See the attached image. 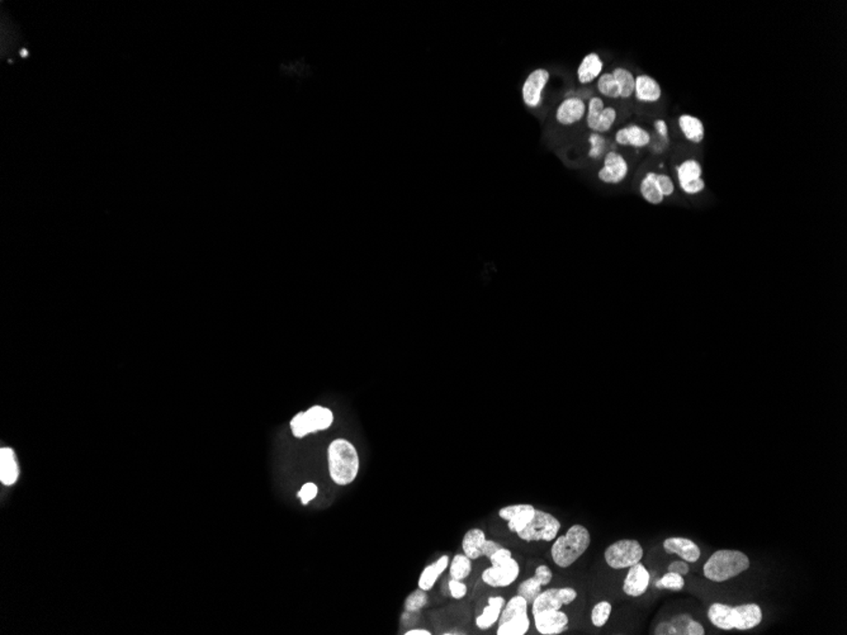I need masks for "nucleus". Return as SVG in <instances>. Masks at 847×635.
Here are the masks:
<instances>
[{
    "label": "nucleus",
    "mask_w": 847,
    "mask_h": 635,
    "mask_svg": "<svg viewBox=\"0 0 847 635\" xmlns=\"http://www.w3.org/2000/svg\"><path fill=\"white\" fill-rule=\"evenodd\" d=\"M708 618L716 628L748 630L757 627L761 623L762 610L757 604L730 606L716 602L709 607Z\"/></svg>",
    "instance_id": "obj_1"
},
{
    "label": "nucleus",
    "mask_w": 847,
    "mask_h": 635,
    "mask_svg": "<svg viewBox=\"0 0 847 635\" xmlns=\"http://www.w3.org/2000/svg\"><path fill=\"white\" fill-rule=\"evenodd\" d=\"M330 478L337 486L355 481L359 472V455L355 446L345 439H336L328 449Z\"/></svg>",
    "instance_id": "obj_2"
},
{
    "label": "nucleus",
    "mask_w": 847,
    "mask_h": 635,
    "mask_svg": "<svg viewBox=\"0 0 847 635\" xmlns=\"http://www.w3.org/2000/svg\"><path fill=\"white\" fill-rule=\"evenodd\" d=\"M592 536L589 530L582 525L571 526L567 533L557 538L552 549L551 555L553 562L561 568H569L577 559L584 554L590 547Z\"/></svg>",
    "instance_id": "obj_3"
},
{
    "label": "nucleus",
    "mask_w": 847,
    "mask_h": 635,
    "mask_svg": "<svg viewBox=\"0 0 847 635\" xmlns=\"http://www.w3.org/2000/svg\"><path fill=\"white\" fill-rule=\"evenodd\" d=\"M748 557L738 550H718L704 564V576L713 582H724L748 570Z\"/></svg>",
    "instance_id": "obj_4"
},
{
    "label": "nucleus",
    "mask_w": 847,
    "mask_h": 635,
    "mask_svg": "<svg viewBox=\"0 0 847 635\" xmlns=\"http://www.w3.org/2000/svg\"><path fill=\"white\" fill-rule=\"evenodd\" d=\"M528 602L521 596H514L505 604L498 618L497 635H526L530 628Z\"/></svg>",
    "instance_id": "obj_5"
},
{
    "label": "nucleus",
    "mask_w": 847,
    "mask_h": 635,
    "mask_svg": "<svg viewBox=\"0 0 847 635\" xmlns=\"http://www.w3.org/2000/svg\"><path fill=\"white\" fill-rule=\"evenodd\" d=\"M334 423L331 409L322 406H312L306 412H300L291 420V429L296 438H305L311 432L326 430Z\"/></svg>",
    "instance_id": "obj_6"
},
{
    "label": "nucleus",
    "mask_w": 847,
    "mask_h": 635,
    "mask_svg": "<svg viewBox=\"0 0 847 635\" xmlns=\"http://www.w3.org/2000/svg\"><path fill=\"white\" fill-rule=\"evenodd\" d=\"M561 530L560 520L549 512L542 511L535 509V514L532 521L518 533L521 541H555L558 532Z\"/></svg>",
    "instance_id": "obj_7"
},
{
    "label": "nucleus",
    "mask_w": 847,
    "mask_h": 635,
    "mask_svg": "<svg viewBox=\"0 0 847 635\" xmlns=\"http://www.w3.org/2000/svg\"><path fill=\"white\" fill-rule=\"evenodd\" d=\"M604 557L606 564L614 570L629 568L642 561L643 548L637 541L623 539L606 548Z\"/></svg>",
    "instance_id": "obj_8"
},
{
    "label": "nucleus",
    "mask_w": 847,
    "mask_h": 635,
    "mask_svg": "<svg viewBox=\"0 0 847 635\" xmlns=\"http://www.w3.org/2000/svg\"><path fill=\"white\" fill-rule=\"evenodd\" d=\"M576 598V590L571 587L548 589L546 591H542L532 602V613H541L544 610H561L562 606L570 605Z\"/></svg>",
    "instance_id": "obj_9"
},
{
    "label": "nucleus",
    "mask_w": 847,
    "mask_h": 635,
    "mask_svg": "<svg viewBox=\"0 0 847 635\" xmlns=\"http://www.w3.org/2000/svg\"><path fill=\"white\" fill-rule=\"evenodd\" d=\"M676 174L679 187L687 194L694 196L705 189V182L701 178L703 169L701 162L695 159H687L676 167Z\"/></svg>",
    "instance_id": "obj_10"
},
{
    "label": "nucleus",
    "mask_w": 847,
    "mask_h": 635,
    "mask_svg": "<svg viewBox=\"0 0 847 635\" xmlns=\"http://www.w3.org/2000/svg\"><path fill=\"white\" fill-rule=\"evenodd\" d=\"M520 573L519 563L510 558L505 562L491 566L489 568L483 572V581L486 584L495 589H503L514 584L518 579Z\"/></svg>",
    "instance_id": "obj_11"
},
{
    "label": "nucleus",
    "mask_w": 847,
    "mask_h": 635,
    "mask_svg": "<svg viewBox=\"0 0 847 635\" xmlns=\"http://www.w3.org/2000/svg\"><path fill=\"white\" fill-rule=\"evenodd\" d=\"M549 81V71L546 69H535L528 75L523 87L521 96L523 102L529 108H537L541 105L543 101V90L547 87Z\"/></svg>",
    "instance_id": "obj_12"
},
{
    "label": "nucleus",
    "mask_w": 847,
    "mask_h": 635,
    "mask_svg": "<svg viewBox=\"0 0 847 635\" xmlns=\"http://www.w3.org/2000/svg\"><path fill=\"white\" fill-rule=\"evenodd\" d=\"M629 173V165L627 160L621 153L610 151L604 156V165L598 173L600 182L605 184H619L623 182Z\"/></svg>",
    "instance_id": "obj_13"
},
{
    "label": "nucleus",
    "mask_w": 847,
    "mask_h": 635,
    "mask_svg": "<svg viewBox=\"0 0 847 635\" xmlns=\"http://www.w3.org/2000/svg\"><path fill=\"white\" fill-rule=\"evenodd\" d=\"M534 624L542 635H558L569 628V616L561 610H544L533 613Z\"/></svg>",
    "instance_id": "obj_14"
},
{
    "label": "nucleus",
    "mask_w": 847,
    "mask_h": 635,
    "mask_svg": "<svg viewBox=\"0 0 847 635\" xmlns=\"http://www.w3.org/2000/svg\"><path fill=\"white\" fill-rule=\"evenodd\" d=\"M534 514L535 507L529 504L510 505L498 510V516L508 521V527L514 534L520 533L532 521Z\"/></svg>",
    "instance_id": "obj_15"
},
{
    "label": "nucleus",
    "mask_w": 847,
    "mask_h": 635,
    "mask_svg": "<svg viewBox=\"0 0 847 635\" xmlns=\"http://www.w3.org/2000/svg\"><path fill=\"white\" fill-rule=\"evenodd\" d=\"M552 578H553V572L548 566L546 564L538 566L533 576L519 584V596L524 598L528 604H532L535 598L541 593L542 587L551 584Z\"/></svg>",
    "instance_id": "obj_16"
},
{
    "label": "nucleus",
    "mask_w": 847,
    "mask_h": 635,
    "mask_svg": "<svg viewBox=\"0 0 847 635\" xmlns=\"http://www.w3.org/2000/svg\"><path fill=\"white\" fill-rule=\"evenodd\" d=\"M656 634L704 635L705 630L698 621L693 620L689 615L684 613V615L675 616L669 623L661 624L656 629Z\"/></svg>",
    "instance_id": "obj_17"
},
{
    "label": "nucleus",
    "mask_w": 847,
    "mask_h": 635,
    "mask_svg": "<svg viewBox=\"0 0 847 635\" xmlns=\"http://www.w3.org/2000/svg\"><path fill=\"white\" fill-rule=\"evenodd\" d=\"M650 586V572L643 566L642 563H637L629 567V572L624 579L623 591L630 598L642 596Z\"/></svg>",
    "instance_id": "obj_18"
},
{
    "label": "nucleus",
    "mask_w": 847,
    "mask_h": 635,
    "mask_svg": "<svg viewBox=\"0 0 847 635\" xmlns=\"http://www.w3.org/2000/svg\"><path fill=\"white\" fill-rule=\"evenodd\" d=\"M586 115V104L578 96H569L563 101L555 110V119L562 126L580 122Z\"/></svg>",
    "instance_id": "obj_19"
},
{
    "label": "nucleus",
    "mask_w": 847,
    "mask_h": 635,
    "mask_svg": "<svg viewBox=\"0 0 847 635\" xmlns=\"http://www.w3.org/2000/svg\"><path fill=\"white\" fill-rule=\"evenodd\" d=\"M615 142L621 146L643 149L651 142L650 132L638 124H629L615 133Z\"/></svg>",
    "instance_id": "obj_20"
},
{
    "label": "nucleus",
    "mask_w": 847,
    "mask_h": 635,
    "mask_svg": "<svg viewBox=\"0 0 847 635\" xmlns=\"http://www.w3.org/2000/svg\"><path fill=\"white\" fill-rule=\"evenodd\" d=\"M667 553L679 555L685 562L695 563L701 558V549L694 541L687 538H669L664 541Z\"/></svg>",
    "instance_id": "obj_21"
},
{
    "label": "nucleus",
    "mask_w": 847,
    "mask_h": 635,
    "mask_svg": "<svg viewBox=\"0 0 847 635\" xmlns=\"http://www.w3.org/2000/svg\"><path fill=\"white\" fill-rule=\"evenodd\" d=\"M635 96L639 102L656 103L662 96V89L650 75H638L635 78Z\"/></svg>",
    "instance_id": "obj_22"
},
{
    "label": "nucleus",
    "mask_w": 847,
    "mask_h": 635,
    "mask_svg": "<svg viewBox=\"0 0 847 635\" xmlns=\"http://www.w3.org/2000/svg\"><path fill=\"white\" fill-rule=\"evenodd\" d=\"M604 62L599 55L592 52L586 55L577 69V79L581 84H590L603 74Z\"/></svg>",
    "instance_id": "obj_23"
},
{
    "label": "nucleus",
    "mask_w": 847,
    "mask_h": 635,
    "mask_svg": "<svg viewBox=\"0 0 847 635\" xmlns=\"http://www.w3.org/2000/svg\"><path fill=\"white\" fill-rule=\"evenodd\" d=\"M505 604H506V601L501 596L489 598V605L483 609L481 615H478L476 618V625L483 630H487L491 627H494L495 623L498 621Z\"/></svg>",
    "instance_id": "obj_24"
},
{
    "label": "nucleus",
    "mask_w": 847,
    "mask_h": 635,
    "mask_svg": "<svg viewBox=\"0 0 847 635\" xmlns=\"http://www.w3.org/2000/svg\"><path fill=\"white\" fill-rule=\"evenodd\" d=\"M448 564H449V557L443 555L437 562L426 566L419 578V589L426 592L430 591L431 589L434 587V584H437L439 577L442 576V573L446 570Z\"/></svg>",
    "instance_id": "obj_25"
},
{
    "label": "nucleus",
    "mask_w": 847,
    "mask_h": 635,
    "mask_svg": "<svg viewBox=\"0 0 847 635\" xmlns=\"http://www.w3.org/2000/svg\"><path fill=\"white\" fill-rule=\"evenodd\" d=\"M18 475L19 471L13 450L3 448L0 452V481L6 486H10L17 481Z\"/></svg>",
    "instance_id": "obj_26"
},
{
    "label": "nucleus",
    "mask_w": 847,
    "mask_h": 635,
    "mask_svg": "<svg viewBox=\"0 0 847 635\" xmlns=\"http://www.w3.org/2000/svg\"><path fill=\"white\" fill-rule=\"evenodd\" d=\"M486 534L481 529H471L468 530L462 541V548L464 554L471 561H475L483 557V543L486 541Z\"/></svg>",
    "instance_id": "obj_27"
},
{
    "label": "nucleus",
    "mask_w": 847,
    "mask_h": 635,
    "mask_svg": "<svg viewBox=\"0 0 847 635\" xmlns=\"http://www.w3.org/2000/svg\"><path fill=\"white\" fill-rule=\"evenodd\" d=\"M679 127L681 132L684 133L685 139L694 142V144H701V141L705 137V130H704V124L701 119L691 115H682L679 117Z\"/></svg>",
    "instance_id": "obj_28"
},
{
    "label": "nucleus",
    "mask_w": 847,
    "mask_h": 635,
    "mask_svg": "<svg viewBox=\"0 0 847 635\" xmlns=\"http://www.w3.org/2000/svg\"><path fill=\"white\" fill-rule=\"evenodd\" d=\"M656 176H657V173H653V171L647 173L639 185V192L642 194L643 199L651 205H661L665 199L658 187Z\"/></svg>",
    "instance_id": "obj_29"
},
{
    "label": "nucleus",
    "mask_w": 847,
    "mask_h": 635,
    "mask_svg": "<svg viewBox=\"0 0 847 635\" xmlns=\"http://www.w3.org/2000/svg\"><path fill=\"white\" fill-rule=\"evenodd\" d=\"M612 74L619 85L621 99H629L635 95V78L632 71L624 67H615Z\"/></svg>",
    "instance_id": "obj_30"
},
{
    "label": "nucleus",
    "mask_w": 847,
    "mask_h": 635,
    "mask_svg": "<svg viewBox=\"0 0 847 635\" xmlns=\"http://www.w3.org/2000/svg\"><path fill=\"white\" fill-rule=\"evenodd\" d=\"M451 577L458 581L466 579L472 572V562L466 554H457L451 562Z\"/></svg>",
    "instance_id": "obj_31"
},
{
    "label": "nucleus",
    "mask_w": 847,
    "mask_h": 635,
    "mask_svg": "<svg viewBox=\"0 0 847 635\" xmlns=\"http://www.w3.org/2000/svg\"><path fill=\"white\" fill-rule=\"evenodd\" d=\"M598 90L601 95L610 99L621 98L619 85L612 73H604L598 78Z\"/></svg>",
    "instance_id": "obj_32"
},
{
    "label": "nucleus",
    "mask_w": 847,
    "mask_h": 635,
    "mask_svg": "<svg viewBox=\"0 0 847 635\" xmlns=\"http://www.w3.org/2000/svg\"><path fill=\"white\" fill-rule=\"evenodd\" d=\"M604 108H605L604 101L600 96H592L587 104V115H586V124L592 131H596L600 115Z\"/></svg>",
    "instance_id": "obj_33"
},
{
    "label": "nucleus",
    "mask_w": 847,
    "mask_h": 635,
    "mask_svg": "<svg viewBox=\"0 0 847 635\" xmlns=\"http://www.w3.org/2000/svg\"><path fill=\"white\" fill-rule=\"evenodd\" d=\"M612 610H613V607H612V604H610V602H607V601H600L599 604H596V605L594 606V609H592V624H594L596 628H601V627H604L606 623H607V620H609V618H610Z\"/></svg>",
    "instance_id": "obj_34"
},
{
    "label": "nucleus",
    "mask_w": 847,
    "mask_h": 635,
    "mask_svg": "<svg viewBox=\"0 0 847 635\" xmlns=\"http://www.w3.org/2000/svg\"><path fill=\"white\" fill-rule=\"evenodd\" d=\"M428 604V593L421 589L411 592L405 600V610L408 613H417Z\"/></svg>",
    "instance_id": "obj_35"
},
{
    "label": "nucleus",
    "mask_w": 847,
    "mask_h": 635,
    "mask_svg": "<svg viewBox=\"0 0 847 635\" xmlns=\"http://www.w3.org/2000/svg\"><path fill=\"white\" fill-rule=\"evenodd\" d=\"M684 586H685V581H684L682 576L679 575V573L670 572V570L666 575H664L660 581L656 582V587H658V589H667V590H672V591H680V590L684 589Z\"/></svg>",
    "instance_id": "obj_36"
},
{
    "label": "nucleus",
    "mask_w": 847,
    "mask_h": 635,
    "mask_svg": "<svg viewBox=\"0 0 847 635\" xmlns=\"http://www.w3.org/2000/svg\"><path fill=\"white\" fill-rule=\"evenodd\" d=\"M617 116L618 115H617V110L615 108H613V107H605L603 112H601V115H600L599 122H598V126H596L595 133H600L601 135V133L610 131L613 124L617 121Z\"/></svg>",
    "instance_id": "obj_37"
},
{
    "label": "nucleus",
    "mask_w": 847,
    "mask_h": 635,
    "mask_svg": "<svg viewBox=\"0 0 847 635\" xmlns=\"http://www.w3.org/2000/svg\"><path fill=\"white\" fill-rule=\"evenodd\" d=\"M589 142L592 145V149L589 151V158L598 160L601 156H605L606 151V139L604 136H601L600 133H592L589 137Z\"/></svg>",
    "instance_id": "obj_38"
},
{
    "label": "nucleus",
    "mask_w": 847,
    "mask_h": 635,
    "mask_svg": "<svg viewBox=\"0 0 847 635\" xmlns=\"http://www.w3.org/2000/svg\"><path fill=\"white\" fill-rule=\"evenodd\" d=\"M317 493H319V487L315 483L308 482L302 486V489H300L297 496L300 497L302 504L307 505L310 501H312L315 497L317 496Z\"/></svg>",
    "instance_id": "obj_39"
},
{
    "label": "nucleus",
    "mask_w": 847,
    "mask_h": 635,
    "mask_svg": "<svg viewBox=\"0 0 847 635\" xmlns=\"http://www.w3.org/2000/svg\"><path fill=\"white\" fill-rule=\"evenodd\" d=\"M656 178H657L658 187H660L662 196L665 198L671 197L675 192V184L672 182L671 178L665 174H657Z\"/></svg>",
    "instance_id": "obj_40"
},
{
    "label": "nucleus",
    "mask_w": 847,
    "mask_h": 635,
    "mask_svg": "<svg viewBox=\"0 0 847 635\" xmlns=\"http://www.w3.org/2000/svg\"><path fill=\"white\" fill-rule=\"evenodd\" d=\"M449 592H451L453 599H463L467 595V586H466V584H463L462 581L452 578L449 581Z\"/></svg>",
    "instance_id": "obj_41"
},
{
    "label": "nucleus",
    "mask_w": 847,
    "mask_h": 635,
    "mask_svg": "<svg viewBox=\"0 0 847 635\" xmlns=\"http://www.w3.org/2000/svg\"><path fill=\"white\" fill-rule=\"evenodd\" d=\"M510 558H512V550L508 549V548L503 547L500 548L494 554L491 555L489 559V562H491V566H495V564L505 562V561H508Z\"/></svg>",
    "instance_id": "obj_42"
},
{
    "label": "nucleus",
    "mask_w": 847,
    "mask_h": 635,
    "mask_svg": "<svg viewBox=\"0 0 847 635\" xmlns=\"http://www.w3.org/2000/svg\"><path fill=\"white\" fill-rule=\"evenodd\" d=\"M669 570L670 572H675V573H679L681 576H687V573H689V566H687V563L684 559L682 561H675V562H672L669 566Z\"/></svg>",
    "instance_id": "obj_43"
},
{
    "label": "nucleus",
    "mask_w": 847,
    "mask_h": 635,
    "mask_svg": "<svg viewBox=\"0 0 847 635\" xmlns=\"http://www.w3.org/2000/svg\"><path fill=\"white\" fill-rule=\"evenodd\" d=\"M500 548H503V545H501L500 543H497V541H489V539H486V541L483 543V555H485L486 558H489V557L494 554L496 550H498Z\"/></svg>",
    "instance_id": "obj_44"
},
{
    "label": "nucleus",
    "mask_w": 847,
    "mask_h": 635,
    "mask_svg": "<svg viewBox=\"0 0 847 635\" xmlns=\"http://www.w3.org/2000/svg\"><path fill=\"white\" fill-rule=\"evenodd\" d=\"M655 128L657 131L658 135L664 139H669V127L664 119H657L655 122Z\"/></svg>",
    "instance_id": "obj_45"
},
{
    "label": "nucleus",
    "mask_w": 847,
    "mask_h": 635,
    "mask_svg": "<svg viewBox=\"0 0 847 635\" xmlns=\"http://www.w3.org/2000/svg\"><path fill=\"white\" fill-rule=\"evenodd\" d=\"M405 635H431V633L426 629H410Z\"/></svg>",
    "instance_id": "obj_46"
}]
</instances>
